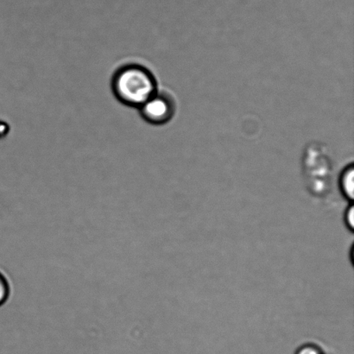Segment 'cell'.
Returning a JSON list of instances; mask_svg holds the SVG:
<instances>
[{
  "instance_id": "5b68a950",
  "label": "cell",
  "mask_w": 354,
  "mask_h": 354,
  "mask_svg": "<svg viewBox=\"0 0 354 354\" xmlns=\"http://www.w3.org/2000/svg\"><path fill=\"white\" fill-rule=\"evenodd\" d=\"M343 221L346 229L352 234L354 232V205L350 203L346 206L344 215H343Z\"/></svg>"
},
{
  "instance_id": "277c9868",
  "label": "cell",
  "mask_w": 354,
  "mask_h": 354,
  "mask_svg": "<svg viewBox=\"0 0 354 354\" xmlns=\"http://www.w3.org/2000/svg\"><path fill=\"white\" fill-rule=\"evenodd\" d=\"M13 286L8 274L0 268V308L6 305L12 298Z\"/></svg>"
},
{
  "instance_id": "7a4b0ae2",
  "label": "cell",
  "mask_w": 354,
  "mask_h": 354,
  "mask_svg": "<svg viewBox=\"0 0 354 354\" xmlns=\"http://www.w3.org/2000/svg\"><path fill=\"white\" fill-rule=\"evenodd\" d=\"M141 115L147 122L164 124L171 120L174 114V105L169 97L156 93L140 107Z\"/></svg>"
},
{
  "instance_id": "8992f818",
  "label": "cell",
  "mask_w": 354,
  "mask_h": 354,
  "mask_svg": "<svg viewBox=\"0 0 354 354\" xmlns=\"http://www.w3.org/2000/svg\"><path fill=\"white\" fill-rule=\"evenodd\" d=\"M295 354H325L320 346L315 343H306L299 346Z\"/></svg>"
},
{
  "instance_id": "6da1fadb",
  "label": "cell",
  "mask_w": 354,
  "mask_h": 354,
  "mask_svg": "<svg viewBox=\"0 0 354 354\" xmlns=\"http://www.w3.org/2000/svg\"><path fill=\"white\" fill-rule=\"evenodd\" d=\"M112 86L120 102L138 109L158 93L154 76L147 68L137 64L120 68L113 76Z\"/></svg>"
},
{
  "instance_id": "3957f363",
  "label": "cell",
  "mask_w": 354,
  "mask_h": 354,
  "mask_svg": "<svg viewBox=\"0 0 354 354\" xmlns=\"http://www.w3.org/2000/svg\"><path fill=\"white\" fill-rule=\"evenodd\" d=\"M339 189L342 196L348 203L354 199V169L353 166L346 167L342 172L339 179Z\"/></svg>"
}]
</instances>
